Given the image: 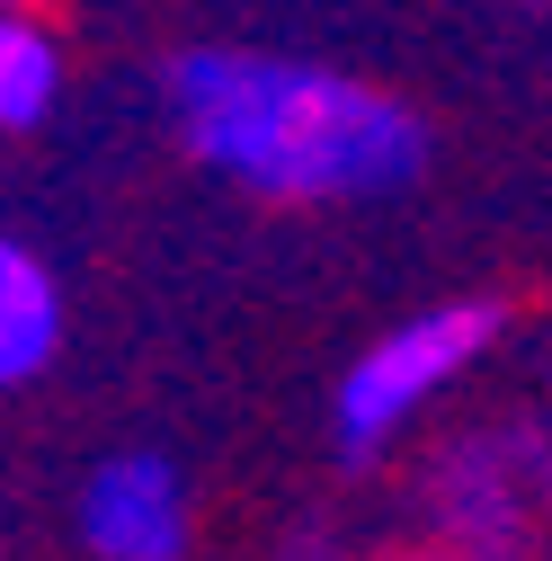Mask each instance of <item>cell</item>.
Returning a JSON list of instances; mask_svg holds the SVG:
<instances>
[{
    "label": "cell",
    "mask_w": 552,
    "mask_h": 561,
    "mask_svg": "<svg viewBox=\"0 0 552 561\" xmlns=\"http://www.w3.org/2000/svg\"><path fill=\"white\" fill-rule=\"evenodd\" d=\"M161 125L205 179L258 205H383L437 161L419 99L276 45H179L161 62Z\"/></svg>",
    "instance_id": "1"
},
{
    "label": "cell",
    "mask_w": 552,
    "mask_h": 561,
    "mask_svg": "<svg viewBox=\"0 0 552 561\" xmlns=\"http://www.w3.org/2000/svg\"><path fill=\"white\" fill-rule=\"evenodd\" d=\"M508 339V304L499 295H446L401 312L392 330H375L348 366L330 375V455L366 472L383 463L401 437H419L428 419L499 357Z\"/></svg>",
    "instance_id": "2"
},
{
    "label": "cell",
    "mask_w": 552,
    "mask_h": 561,
    "mask_svg": "<svg viewBox=\"0 0 552 561\" xmlns=\"http://www.w3.org/2000/svg\"><path fill=\"white\" fill-rule=\"evenodd\" d=\"M81 561H196V481L170 446H116L72 490Z\"/></svg>",
    "instance_id": "3"
},
{
    "label": "cell",
    "mask_w": 552,
    "mask_h": 561,
    "mask_svg": "<svg viewBox=\"0 0 552 561\" xmlns=\"http://www.w3.org/2000/svg\"><path fill=\"white\" fill-rule=\"evenodd\" d=\"M419 517H428L437 543L517 552V535L543 517V508H534V481H526L517 419H499V428H472V437H446V446L419 463Z\"/></svg>",
    "instance_id": "4"
},
{
    "label": "cell",
    "mask_w": 552,
    "mask_h": 561,
    "mask_svg": "<svg viewBox=\"0 0 552 561\" xmlns=\"http://www.w3.org/2000/svg\"><path fill=\"white\" fill-rule=\"evenodd\" d=\"M62 339H72V295H62L54 259L27 232H0V401H19L54 375Z\"/></svg>",
    "instance_id": "5"
},
{
    "label": "cell",
    "mask_w": 552,
    "mask_h": 561,
    "mask_svg": "<svg viewBox=\"0 0 552 561\" xmlns=\"http://www.w3.org/2000/svg\"><path fill=\"white\" fill-rule=\"evenodd\" d=\"M72 99V54H62L54 19H36L27 0H0V144L45 134Z\"/></svg>",
    "instance_id": "6"
},
{
    "label": "cell",
    "mask_w": 552,
    "mask_h": 561,
    "mask_svg": "<svg viewBox=\"0 0 552 561\" xmlns=\"http://www.w3.org/2000/svg\"><path fill=\"white\" fill-rule=\"evenodd\" d=\"M517 446H526V481H534V508L552 517V410L517 419Z\"/></svg>",
    "instance_id": "7"
},
{
    "label": "cell",
    "mask_w": 552,
    "mask_h": 561,
    "mask_svg": "<svg viewBox=\"0 0 552 561\" xmlns=\"http://www.w3.org/2000/svg\"><path fill=\"white\" fill-rule=\"evenodd\" d=\"M383 561H517V552H481V543H410V552H383Z\"/></svg>",
    "instance_id": "8"
},
{
    "label": "cell",
    "mask_w": 552,
    "mask_h": 561,
    "mask_svg": "<svg viewBox=\"0 0 552 561\" xmlns=\"http://www.w3.org/2000/svg\"><path fill=\"white\" fill-rule=\"evenodd\" d=\"M517 10H552V0H517Z\"/></svg>",
    "instance_id": "9"
}]
</instances>
